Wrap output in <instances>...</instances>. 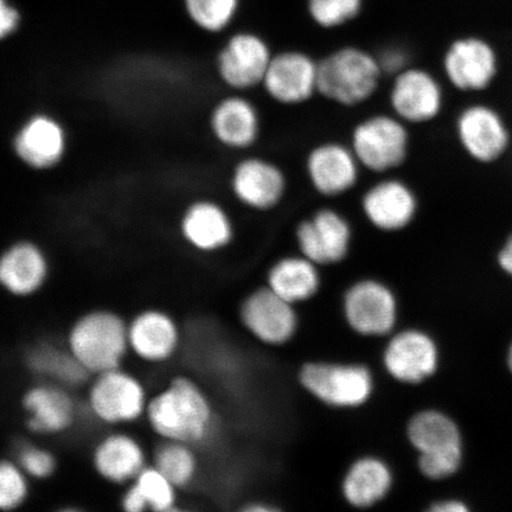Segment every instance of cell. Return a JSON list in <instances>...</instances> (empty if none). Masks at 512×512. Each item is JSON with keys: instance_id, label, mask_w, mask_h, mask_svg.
Listing matches in <instances>:
<instances>
[{"instance_id": "cell-1", "label": "cell", "mask_w": 512, "mask_h": 512, "mask_svg": "<svg viewBox=\"0 0 512 512\" xmlns=\"http://www.w3.org/2000/svg\"><path fill=\"white\" fill-rule=\"evenodd\" d=\"M143 425L155 440L179 441L203 452L219 439V409L200 381L178 373L151 393Z\"/></svg>"}, {"instance_id": "cell-2", "label": "cell", "mask_w": 512, "mask_h": 512, "mask_svg": "<svg viewBox=\"0 0 512 512\" xmlns=\"http://www.w3.org/2000/svg\"><path fill=\"white\" fill-rule=\"evenodd\" d=\"M386 79L377 53L348 44L319 59L318 98L341 110H358L376 98Z\"/></svg>"}, {"instance_id": "cell-3", "label": "cell", "mask_w": 512, "mask_h": 512, "mask_svg": "<svg viewBox=\"0 0 512 512\" xmlns=\"http://www.w3.org/2000/svg\"><path fill=\"white\" fill-rule=\"evenodd\" d=\"M62 341L91 376L124 367L130 360L127 317L113 307L94 306L79 313Z\"/></svg>"}, {"instance_id": "cell-4", "label": "cell", "mask_w": 512, "mask_h": 512, "mask_svg": "<svg viewBox=\"0 0 512 512\" xmlns=\"http://www.w3.org/2000/svg\"><path fill=\"white\" fill-rule=\"evenodd\" d=\"M150 395L143 377L124 366L92 376L81 399L87 421L107 430L143 424Z\"/></svg>"}, {"instance_id": "cell-5", "label": "cell", "mask_w": 512, "mask_h": 512, "mask_svg": "<svg viewBox=\"0 0 512 512\" xmlns=\"http://www.w3.org/2000/svg\"><path fill=\"white\" fill-rule=\"evenodd\" d=\"M348 143L364 172L394 175L412 155V127L392 112L364 115L352 125Z\"/></svg>"}, {"instance_id": "cell-6", "label": "cell", "mask_w": 512, "mask_h": 512, "mask_svg": "<svg viewBox=\"0 0 512 512\" xmlns=\"http://www.w3.org/2000/svg\"><path fill=\"white\" fill-rule=\"evenodd\" d=\"M19 407L25 431L40 440L66 438L87 421L78 392L50 381L30 382L21 393Z\"/></svg>"}, {"instance_id": "cell-7", "label": "cell", "mask_w": 512, "mask_h": 512, "mask_svg": "<svg viewBox=\"0 0 512 512\" xmlns=\"http://www.w3.org/2000/svg\"><path fill=\"white\" fill-rule=\"evenodd\" d=\"M387 105L409 127L432 125L446 110V83L431 69L411 64L389 78Z\"/></svg>"}, {"instance_id": "cell-8", "label": "cell", "mask_w": 512, "mask_h": 512, "mask_svg": "<svg viewBox=\"0 0 512 512\" xmlns=\"http://www.w3.org/2000/svg\"><path fill=\"white\" fill-rule=\"evenodd\" d=\"M130 358L145 367L169 366L181 355L184 345L182 324L162 306H144L127 317Z\"/></svg>"}, {"instance_id": "cell-9", "label": "cell", "mask_w": 512, "mask_h": 512, "mask_svg": "<svg viewBox=\"0 0 512 512\" xmlns=\"http://www.w3.org/2000/svg\"><path fill=\"white\" fill-rule=\"evenodd\" d=\"M408 438L419 453L422 475L434 480L456 473L462 464L463 443L452 419L437 411L415 415L408 425Z\"/></svg>"}, {"instance_id": "cell-10", "label": "cell", "mask_w": 512, "mask_h": 512, "mask_svg": "<svg viewBox=\"0 0 512 512\" xmlns=\"http://www.w3.org/2000/svg\"><path fill=\"white\" fill-rule=\"evenodd\" d=\"M151 460V448L130 427L107 428L89 448V465L100 482L115 489L132 483Z\"/></svg>"}, {"instance_id": "cell-11", "label": "cell", "mask_w": 512, "mask_h": 512, "mask_svg": "<svg viewBox=\"0 0 512 512\" xmlns=\"http://www.w3.org/2000/svg\"><path fill=\"white\" fill-rule=\"evenodd\" d=\"M421 200L413 185L398 175L379 176L363 190L360 213L383 234H398L419 219Z\"/></svg>"}, {"instance_id": "cell-12", "label": "cell", "mask_w": 512, "mask_h": 512, "mask_svg": "<svg viewBox=\"0 0 512 512\" xmlns=\"http://www.w3.org/2000/svg\"><path fill=\"white\" fill-rule=\"evenodd\" d=\"M307 184L324 200H338L360 184L363 169L348 142L324 139L306 151L303 160Z\"/></svg>"}, {"instance_id": "cell-13", "label": "cell", "mask_w": 512, "mask_h": 512, "mask_svg": "<svg viewBox=\"0 0 512 512\" xmlns=\"http://www.w3.org/2000/svg\"><path fill=\"white\" fill-rule=\"evenodd\" d=\"M354 236L349 217L331 206L311 211L294 228L299 253L319 267L341 264L347 259Z\"/></svg>"}, {"instance_id": "cell-14", "label": "cell", "mask_w": 512, "mask_h": 512, "mask_svg": "<svg viewBox=\"0 0 512 512\" xmlns=\"http://www.w3.org/2000/svg\"><path fill=\"white\" fill-rule=\"evenodd\" d=\"M236 202L253 213L267 214L286 201L290 179L275 160L248 155L234 165L229 179Z\"/></svg>"}, {"instance_id": "cell-15", "label": "cell", "mask_w": 512, "mask_h": 512, "mask_svg": "<svg viewBox=\"0 0 512 512\" xmlns=\"http://www.w3.org/2000/svg\"><path fill=\"white\" fill-rule=\"evenodd\" d=\"M319 59L302 49L274 53L261 89L275 105L302 107L318 98Z\"/></svg>"}, {"instance_id": "cell-16", "label": "cell", "mask_w": 512, "mask_h": 512, "mask_svg": "<svg viewBox=\"0 0 512 512\" xmlns=\"http://www.w3.org/2000/svg\"><path fill=\"white\" fill-rule=\"evenodd\" d=\"M274 53L264 37L252 31L230 36L216 56V73L233 93L261 88Z\"/></svg>"}, {"instance_id": "cell-17", "label": "cell", "mask_w": 512, "mask_h": 512, "mask_svg": "<svg viewBox=\"0 0 512 512\" xmlns=\"http://www.w3.org/2000/svg\"><path fill=\"white\" fill-rule=\"evenodd\" d=\"M441 78L459 93L486 91L498 72L497 54L479 37H459L448 44L441 56Z\"/></svg>"}, {"instance_id": "cell-18", "label": "cell", "mask_w": 512, "mask_h": 512, "mask_svg": "<svg viewBox=\"0 0 512 512\" xmlns=\"http://www.w3.org/2000/svg\"><path fill=\"white\" fill-rule=\"evenodd\" d=\"M300 382L318 400L341 408L361 406L373 392L370 371L357 364H306Z\"/></svg>"}, {"instance_id": "cell-19", "label": "cell", "mask_w": 512, "mask_h": 512, "mask_svg": "<svg viewBox=\"0 0 512 512\" xmlns=\"http://www.w3.org/2000/svg\"><path fill=\"white\" fill-rule=\"evenodd\" d=\"M453 128L460 149L473 162L495 163L508 150L509 131L494 107L479 102L464 106L454 119Z\"/></svg>"}, {"instance_id": "cell-20", "label": "cell", "mask_w": 512, "mask_h": 512, "mask_svg": "<svg viewBox=\"0 0 512 512\" xmlns=\"http://www.w3.org/2000/svg\"><path fill=\"white\" fill-rule=\"evenodd\" d=\"M239 320L256 341L278 347L293 337L298 319L293 304L278 296L270 287H260L247 294L239 306Z\"/></svg>"}, {"instance_id": "cell-21", "label": "cell", "mask_w": 512, "mask_h": 512, "mask_svg": "<svg viewBox=\"0 0 512 512\" xmlns=\"http://www.w3.org/2000/svg\"><path fill=\"white\" fill-rule=\"evenodd\" d=\"M51 275L50 259L37 242L10 243L0 256V286L9 297L29 300L42 293Z\"/></svg>"}, {"instance_id": "cell-22", "label": "cell", "mask_w": 512, "mask_h": 512, "mask_svg": "<svg viewBox=\"0 0 512 512\" xmlns=\"http://www.w3.org/2000/svg\"><path fill=\"white\" fill-rule=\"evenodd\" d=\"M67 149L66 128L48 113L31 115L12 139V150L19 162L34 171L57 168L66 157Z\"/></svg>"}, {"instance_id": "cell-23", "label": "cell", "mask_w": 512, "mask_h": 512, "mask_svg": "<svg viewBox=\"0 0 512 512\" xmlns=\"http://www.w3.org/2000/svg\"><path fill=\"white\" fill-rule=\"evenodd\" d=\"M211 136L224 149L247 152L260 142L262 118L247 94L233 93L216 102L209 115Z\"/></svg>"}, {"instance_id": "cell-24", "label": "cell", "mask_w": 512, "mask_h": 512, "mask_svg": "<svg viewBox=\"0 0 512 512\" xmlns=\"http://www.w3.org/2000/svg\"><path fill=\"white\" fill-rule=\"evenodd\" d=\"M344 315L358 334L384 336L394 329L398 303L388 286L376 280H362L345 293Z\"/></svg>"}, {"instance_id": "cell-25", "label": "cell", "mask_w": 512, "mask_h": 512, "mask_svg": "<svg viewBox=\"0 0 512 512\" xmlns=\"http://www.w3.org/2000/svg\"><path fill=\"white\" fill-rule=\"evenodd\" d=\"M181 238L192 251L219 254L232 245L235 226L226 208L208 198L189 204L179 221Z\"/></svg>"}, {"instance_id": "cell-26", "label": "cell", "mask_w": 512, "mask_h": 512, "mask_svg": "<svg viewBox=\"0 0 512 512\" xmlns=\"http://www.w3.org/2000/svg\"><path fill=\"white\" fill-rule=\"evenodd\" d=\"M384 366L395 380L420 383L438 368L439 354L433 339L418 330L402 331L387 345Z\"/></svg>"}, {"instance_id": "cell-27", "label": "cell", "mask_w": 512, "mask_h": 512, "mask_svg": "<svg viewBox=\"0 0 512 512\" xmlns=\"http://www.w3.org/2000/svg\"><path fill=\"white\" fill-rule=\"evenodd\" d=\"M23 361L34 380L59 383L76 392L85 388L92 377L70 354L62 339L60 342L41 339L31 344L24 352Z\"/></svg>"}, {"instance_id": "cell-28", "label": "cell", "mask_w": 512, "mask_h": 512, "mask_svg": "<svg viewBox=\"0 0 512 512\" xmlns=\"http://www.w3.org/2000/svg\"><path fill=\"white\" fill-rule=\"evenodd\" d=\"M181 494L151 463L132 483L121 489L119 507L125 512H175L182 510Z\"/></svg>"}, {"instance_id": "cell-29", "label": "cell", "mask_w": 512, "mask_h": 512, "mask_svg": "<svg viewBox=\"0 0 512 512\" xmlns=\"http://www.w3.org/2000/svg\"><path fill=\"white\" fill-rule=\"evenodd\" d=\"M319 266L304 255H287L274 262L267 272V285L288 303L310 299L320 286Z\"/></svg>"}, {"instance_id": "cell-30", "label": "cell", "mask_w": 512, "mask_h": 512, "mask_svg": "<svg viewBox=\"0 0 512 512\" xmlns=\"http://www.w3.org/2000/svg\"><path fill=\"white\" fill-rule=\"evenodd\" d=\"M202 451L197 447L171 440H155L150 463L156 466L176 488L188 491L200 482Z\"/></svg>"}, {"instance_id": "cell-31", "label": "cell", "mask_w": 512, "mask_h": 512, "mask_svg": "<svg viewBox=\"0 0 512 512\" xmlns=\"http://www.w3.org/2000/svg\"><path fill=\"white\" fill-rule=\"evenodd\" d=\"M393 478L389 467L377 458H362L350 467L343 494L356 508H369L387 496Z\"/></svg>"}, {"instance_id": "cell-32", "label": "cell", "mask_w": 512, "mask_h": 512, "mask_svg": "<svg viewBox=\"0 0 512 512\" xmlns=\"http://www.w3.org/2000/svg\"><path fill=\"white\" fill-rule=\"evenodd\" d=\"M40 439L32 438L18 441L12 450L11 457L21 467L32 482L46 483L53 479L59 471V458Z\"/></svg>"}, {"instance_id": "cell-33", "label": "cell", "mask_w": 512, "mask_h": 512, "mask_svg": "<svg viewBox=\"0 0 512 512\" xmlns=\"http://www.w3.org/2000/svg\"><path fill=\"white\" fill-rule=\"evenodd\" d=\"M184 9L197 29L221 34L238 16L240 0H183Z\"/></svg>"}, {"instance_id": "cell-34", "label": "cell", "mask_w": 512, "mask_h": 512, "mask_svg": "<svg viewBox=\"0 0 512 512\" xmlns=\"http://www.w3.org/2000/svg\"><path fill=\"white\" fill-rule=\"evenodd\" d=\"M32 480L15 462V459L5 457L0 463V510L15 512L29 503Z\"/></svg>"}, {"instance_id": "cell-35", "label": "cell", "mask_w": 512, "mask_h": 512, "mask_svg": "<svg viewBox=\"0 0 512 512\" xmlns=\"http://www.w3.org/2000/svg\"><path fill=\"white\" fill-rule=\"evenodd\" d=\"M363 9V0H307V12L317 27L335 30L355 21Z\"/></svg>"}, {"instance_id": "cell-36", "label": "cell", "mask_w": 512, "mask_h": 512, "mask_svg": "<svg viewBox=\"0 0 512 512\" xmlns=\"http://www.w3.org/2000/svg\"><path fill=\"white\" fill-rule=\"evenodd\" d=\"M377 57H379L383 73L387 79L392 78V76L413 64L409 51L400 46L384 48L380 53H377Z\"/></svg>"}, {"instance_id": "cell-37", "label": "cell", "mask_w": 512, "mask_h": 512, "mask_svg": "<svg viewBox=\"0 0 512 512\" xmlns=\"http://www.w3.org/2000/svg\"><path fill=\"white\" fill-rule=\"evenodd\" d=\"M21 14L9 0H0V36L3 40L15 34L21 25Z\"/></svg>"}, {"instance_id": "cell-38", "label": "cell", "mask_w": 512, "mask_h": 512, "mask_svg": "<svg viewBox=\"0 0 512 512\" xmlns=\"http://www.w3.org/2000/svg\"><path fill=\"white\" fill-rule=\"evenodd\" d=\"M498 264L502 270L512 275V235L504 243L501 252L498 254Z\"/></svg>"}, {"instance_id": "cell-39", "label": "cell", "mask_w": 512, "mask_h": 512, "mask_svg": "<svg viewBox=\"0 0 512 512\" xmlns=\"http://www.w3.org/2000/svg\"><path fill=\"white\" fill-rule=\"evenodd\" d=\"M431 510L434 512H465L469 509L463 502L456 501V499H447V501L433 504Z\"/></svg>"}, {"instance_id": "cell-40", "label": "cell", "mask_w": 512, "mask_h": 512, "mask_svg": "<svg viewBox=\"0 0 512 512\" xmlns=\"http://www.w3.org/2000/svg\"><path fill=\"white\" fill-rule=\"evenodd\" d=\"M242 510L246 512H271L277 511V508L271 507V505L265 504L264 502H253L245 505Z\"/></svg>"}, {"instance_id": "cell-41", "label": "cell", "mask_w": 512, "mask_h": 512, "mask_svg": "<svg viewBox=\"0 0 512 512\" xmlns=\"http://www.w3.org/2000/svg\"><path fill=\"white\" fill-rule=\"evenodd\" d=\"M509 366H510V369L512 371V347H511L510 352H509Z\"/></svg>"}]
</instances>
